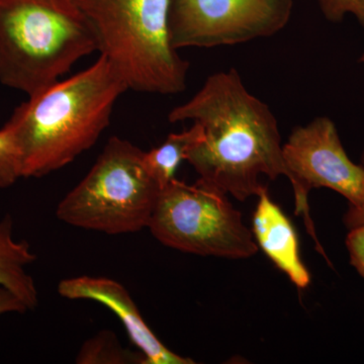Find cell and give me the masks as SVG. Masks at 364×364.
<instances>
[{
    "mask_svg": "<svg viewBox=\"0 0 364 364\" xmlns=\"http://www.w3.org/2000/svg\"><path fill=\"white\" fill-rule=\"evenodd\" d=\"M169 122H193L205 132L186 161L203 186L237 200L259 196L260 176H287L279 124L269 107L249 92L235 68L208 76L186 104L174 107Z\"/></svg>",
    "mask_w": 364,
    "mask_h": 364,
    "instance_id": "1",
    "label": "cell"
},
{
    "mask_svg": "<svg viewBox=\"0 0 364 364\" xmlns=\"http://www.w3.org/2000/svg\"><path fill=\"white\" fill-rule=\"evenodd\" d=\"M128 90L116 69L100 56L90 68L28 97L6 123L20 148L23 177L48 176L90 150Z\"/></svg>",
    "mask_w": 364,
    "mask_h": 364,
    "instance_id": "2",
    "label": "cell"
},
{
    "mask_svg": "<svg viewBox=\"0 0 364 364\" xmlns=\"http://www.w3.org/2000/svg\"><path fill=\"white\" fill-rule=\"evenodd\" d=\"M95 51L74 0H0V82L7 87L32 97Z\"/></svg>",
    "mask_w": 364,
    "mask_h": 364,
    "instance_id": "3",
    "label": "cell"
},
{
    "mask_svg": "<svg viewBox=\"0 0 364 364\" xmlns=\"http://www.w3.org/2000/svg\"><path fill=\"white\" fill-rule=\"evenodd\" d=\"M90 21L97 51L129 90L176 95L189 64L170 40V0H74Z\"/></svg>",
    "mask_w": 364,
    "mask_h": 364,
    "instance_id": "4",
    "label": "cell"
},
{
    "mask_svg": "<svg viewBox=\"0 0 364 364\" xmlns=\"http://www.w3.org/2000/svg\"><path fill=\"white\" fill-rule=\"evenodd\" d=\"M143 156L134 144L112 136L85 178L62 198L56 217L70 226L107 235L148 228L161 188Z\"/></svg>",
    "mask_w": 364,
    "mask_h": 364,
    "instance_id": "5",
    "label": "cell"
},
{
    "mask_svg": "<svg viewBox=\"0 0 364 364\" xmlns=\"http://www.w3.org/2000/svg\"><path fill=\"white\" fill-rule=\"evenodd\" d=\"M151 234L163 245L200 256L242 259L258 245L227 195L174 178L160 191L151 217Z\"/></svg>",
    "mask_w": 364,
    "mask_h": 364,
    "instance_id": "6",
    "label": "cell"
},
{
    "mask_svg": "<svg viewBox=\"0 0 364 364\" xmlns=\"http://www.w3.org/2000/svg\"><path fill=\"white\" fill-rule=\"evenodd\" d=\"M293 0H170V40L176 50L243 44L286 28Z\"/></svg>",
    "mask_w": 364,
    "mask_h": 364,
    "instance_id": "7",
    "label": "cell"
},
{
    "mask_svg": "<svg viewBox=\"0 0 364 364\" xmlns=\"http://www.w3.org/2000/svg\"><path fill=\"white\" fill-rule=\"evenodd\" d=\"M282 158L294 188L296 214L303 215L318 252L327 258L311 219L309 193L313 188H330L343 196L349 207H356L364 198V167L347 156L336 126L327 117L294 129L282 145Z\"/></svg>",
    "mask_w": 364,
    "mask_h": 364,
    "instance_id": "8",
    "label": "cell"
},
{
    "mask_svg": "<svg viewBox=\"0 0 364 364\" xmlns=\"http://www.w3.org/2000/svg\"><path fill=\"white\" fill-rule=\"evenodd\" d=\"M57 291L62 298L97 301L112 311L123 323L131 341L145 358V364H193L167 348L145 322L128 289L107 277H71L59 282Z\"/></svg>",
    "mask_w": 364,
    "mask_h": 364,
    "instance_id": "9",
    "label": "cell"
},
{
    "mask_svg": "<svg viewBox=\"0 0 364 364\" xmlns=\"http://www.w3.org/2000/svg\"><path fill=\"white\" fill-rule=\"evenodd\" d=\"M253 234L259 247L299 289L310 284L311 275L299 255L298 236L286 214L272 202L267 188L258 196Z\"/></svg>",
    "mask_w": 364,
    "mask_h": 364,
    "instance_id": "10",
    "label": "cell"
},
{
    "mask_svg": "<svg viewBox=\"0 0 364 364\" xmlns=\"http://www.w3.org/2000/svg\"><path fill=\"white\" fill-rule=\"evenodd\" d=\"M14 221L6 215L0 221V286L16 294L28 310L39 304V294L28 267L37 260L30 244L16 241L13 235Z\"/></svg>",
    "mask_w": 364,
    "mask_h": 364,
    "instance_id": "11",
    "label": "cell"
},
{
    "mask_svg": "<svg viewBox=\"0 0 364 364\" xmlns=\"http://www.w3.org/2000/svg\"><path fill=\"white\" fill-rule=\"evenodd\" d=\"M205 132L200 124L193 123L181 133L169 134L159 147L144 152V164L151 177L160 188L176 178V170L182 161L188 159V153L202 142Z\"/></svg>",
    "mask_w": 364,
    "mask_h": 364,
    "instance_id": "12",
    "label": "cell"
},
{
    "mask_svg": "<svg viewBox=\"0 0 364 364\" xmlns=\"http://www.w3.org/2000/svg\"><path fill=\"white\" fill-rule=\"evenodd\" d=\"M78 364H145L140 351L131 352L119 344L116 334L102 331L83 343L76 356Z\"/></svg>",
    "mask_w": 364,
    "mask_h": 364,
    "instance_id": "13",
    "label": "cell"
},
{
    "mask_svg": "<svg viewBox=\"0 0 364 364\" xmlns=\"http://www.w3.org/2000/svg\"><path fill=\"white\" fill-rule=\"evenodd\" d=\"M21 177L20 148L13 129L6 124L0 130V188H11Z\"/></svg>",
    "mask_w": 364,
    "mask_h": 364,
    "instance_id": "14",
    "label": "cell"
},
{
    "mask_svg": "<svg viewBox=\"0 0 364 364\" xmlns=\"http://www.w3.org/2000/svg\"><path fill=\"white\" fill-rule=\"evenodd\" d=\"M318 4L327 20L340 21L350 14L364 28V0H318Z\"/></svg>",
    "mask_w": 364,
    "mask_h": 364,
    "instance_id": "15",
    "label": "cell"
},
{
    "mask_svg": "<svg viewBox=\"0 0 364 364\" xmlns=\"http://www.w3.org/2000/svg\"><path fill=\"white\" fill-rule=\"evenodd\" d=\"M350 262L364 279V225L350 229L346 239Z\"/></svg>",
    "mask_w": 364,
    "mask_h": 364,
    "instance_id": "16",
    "label": "cell"
},
{
    "mask_svg": "<svg viewBox=\"0 0 364 364\" xmlns=\"http://www.w3.org/2000/svg\"><path fill=\"white\" fill-rule=\"evenodd\" d=\"M28 311V306L6 287L0 286V316L4 314H23Z\"/></svg>",
    "mask_w": 364,
    "mask_h": 364,
    "instance_id": "17",
    "label": "cell"
},
{
    "mask_svg": "<svg viewBox=\"0 0 364 364\" xmlns=\"http://www.w3.org/2000/svg\"><path fill=\"white\" fill-rule=\"evenodd\" d=\"M361 165L364 167V152ZM344 223L349 229H353V228L364 225V198L363 202L356 207H349L348 212L346 213L344 217Z\"/></svg>",
    "mask_w": 364,
    "mask_h": 364,
    "instance_id": "18",
    "label": "cell"
},
{
    "mask_svg": "<svg viewBox=\"0 0 364 364\" xmlns=\"http://www.w3.org/2000/svg\"><path fill=\"white\" fill-rule=\"evenodd\" d=\"M360 62H363L364 63V54L363 55V57H361L360 60H359Z\"/></svg>",
    "mask_w": 364,
    "mask_h": 364,
    "instance_id": "19",
    "label": "cell"
}]
</instances>
